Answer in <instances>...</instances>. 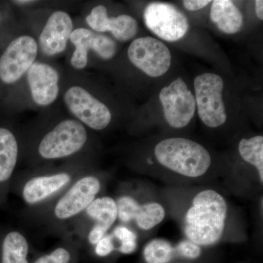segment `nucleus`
<instances>
[{
  "instance_id": "1",
  "label": "nucleus",
  "mask_w": 263,
  "mask_h": 263,
  "mask_svg": "<svg viewBox=\"0 0 263 263\" xmlns=\"http://www.w3.org/2000/svg\"><path fill=\"white\" fill-rule=\"evenodd\" d=\"M228 213L226 197L214 189H202L193 195L183 212V234L200 247L215 245L226 233Z\"/></svg>"
},
{
  "instance_id": "2",
  "label": "nucleus",
  "mask_w": 263,
  "mask_h": 263,
  "mask_svg": "<svg viewBox=\"0 0 263 263\" xmlns=\"http://www.w3.org/2000/svg\"><path fill=\"white\" fill-rule=\"evenodd\" d=\"M154 155L161 167L181 179H202L212 167V156L207 148L186 138L162 140L154 148Z\"/></svg>"
},
{
  "instance_id": "3",
  "label": "nucleus",
  "mask_w": 263,
  "mask_h": 263,
  "mask_svg": "<svg viewBox=\"0 0 263 263\" xmlns=\"http://www.w3.org/2000/svg\"><path fill=\"white\" fill-rule=\"evenodd\" d=\"M224 86L222 78L215 73L201 74L194 81L197 112L208 127H221L228 119L223 100Z\"/></svg>"
},
{
  "instance_id": "4",
  "label": "nucleus",
  "mask_w": 263,
  "mask_h": 263,
  "mask_svg": "<svg viewBox=\"0 0 263 263\" xmlns=\"http://www.w3.org/2000/svg\"><path fill=\"white\" fill-rule=\"evenodd\" d=\"M87 133L81 122L66 119L57 124L40 143V155L45 159L68 157L79 152L86 143Z\"/></svg>"
},
{
  "instance_id": "5",
  "label": "nucleus",
  "mask_w": 263,
  "mask_h": 263,
  "mask_svg": "<svg viewBox=\"0 0 263 263\" xmlns=\"http://www.w3.org/2000/svg\"><path fill=\"white\" fill-rule=\"evenodd\" d=\"M128 57L137 68L152 78H158L168 71L172 56L167 46L152 37L137 38L132 42Z\"/></svg>"
},
{
  "instance_id": "6",
  "label": "nucleus",
  "mask_w": 263,
  "mask_h": 263,
  "mask_svg": "<svg viewBox=\"0 0 263 263\" xmlns=\"http://www.w3.org/2000/svg\"><path fill=\"white\" fill-rule=\"evenodd\" d=\"M159 98L163 107L164 119L171 127L181 129L190 124L195 116L196 102L181 78L162 88Z\"/></svg>"
},
{
  "instance_id": "7",
  "label": "nucleus",
  "mask_w": 263,
  "mask_h": 263,
  "mask_svg": "<svg viewBox=\"0 0 263 263\" xmlns=\"http://www.w3.org/2000/svg\"><path fill=\"white\" fill-rule=\"evenodd\" d=\"M145 24L157 37L175 42L186 35L188 19L174 5L165 3H152L143 13Z\"/></svg>"
},
{
  "instance_id": "8",
  "label": "nucleus",
  "mask_w": 263,
  "mask_h": 263,
  "mask_svg": "<svg viewBox=\"0 0 263 263\" xmlns=\"http://www.w3.org/2000/svg\"><path fill=\"white\" fill-rule=\"evenodd\" d=\"M38 52L37 43L28 35L15 38L0 57V80L13 84L22 79L34 63Z\"/></svg>"
},
{
  "instance_id": "9",
  "label": "nucleus",
  "mask_w": 263,
  "mask_h": 263,
  "mask_svg": "<svg viewBox=\"0 0 263 263\" xmlns=\"http://www.w3.org/2000/svg\"><path fill=\"white\" fill-rule=\"evenodd\" d=\"M64 100L71 113L91 129L102 130L111 121V113L108 107L81 86L69 88L64 95Z\"/></svg>"
},
{
  "instance_id": "10",
  "label": "nucleus",
  "mask_w": 263,
  "mask_h": 263,
  "mask_svg": "<svg viewBox=\"0 0 263 263\" xmlns=\"http://www.w3.org/2000/svg\"><path fill=\"white\" fill-rule=\"evenodd\" d=\"M116 202L119 219L124 223L134 221L138 228L144 231L153 229L165 218V209L159 202L141 204L133 197L122 196Z\"/></svg>"
},
{
  "instance_id": "11",
  "label": "nucleus",
  "mask_w": 263,
  "mask_h": 263,
  "mask_svg": "<svg viewBox=\"0 0 263 263\" xmlns=\"http://www.w3.org/2000/svg\"><path fill=\"white\" fill-rule=\"evenodd\" d=\"M100 190L98 178L87 176L79 180L57 204L55 215L65 219L79 214L94 201Z\"/></svg>"
},
{
  "instance_id": "12",
  "label": "nucleus",
  "mask_w": 263,
  "mask_h": 263,
  "mask_svg": "<svg viewBox=\"0 0 263 263\" xmlns=\"http://www.w3.org/2000/svg\"><path fill=\"white\" fill-rule=\"evenodd\" d=\"M27 74L34 103L41 106H47L57 100L60 91V76L56 69L48 64L34 62Z\"/></svg>"
},
{
  "instance_id": "13",
  "label": "nucleus",
  "mask_w": 263,
  "mask_h": 263,
  "mask_svg": "<svg viewBox=\"0 0 263 263\" xmlns=\"http://www.w3.org/2000/svg\"><path fill=\"white\" fill-rule=\"evenodd\" d=\"M72 29L73 24L68 13L61 10L52 13L40 35L41 51L52 57L65 51Z\"/></svg>"
},
{
  "instance_id": "14",
  "label": "nucleus",
  "mask_w": 263,
  "mask_h": 263,
  "mask_svg": "<svg viewBox=\"0 0 263 263\" xmlns=\"http://www.w3.org/2000/svg\"><path fill=\"white\" fill-rule=\"evenodd\" d=\"M86 21L88 25L96 32H110L116 39L122 42L129 41L138 32V22L133 17L120 15L109 18L107 8L102 5L93 8Z\"/></svg>"
},
{
  "instance_id": "15",
  "label": "nucleus",
  "mask_w": 263,
  "mask_h": 263,
  "mask_svg": "<svg viewBox=\"0 0 263 263\" xmlns=\"http://www.w3.org/2000/svg\"><path fill=\"white\" fill-rule=\"evenodd\" d=\"M210 17L221 32L233 34L243 27V16L233 2L215 0L212 2Z\"/></svg>"
},
{
  "instance_id": "16",
  "label": "nucleus",
  "mask_w": 263,
  "mask_h": 263,
  "mask_svg": "<svg viewBox=\"0 0 263 263\" xmlns=\"http://www.w3.org/2000/svg\"><path fill=\"white\" fill-rule=\"evenodd\" d=\"M70 180V176L67 174L34 178L24 186V200L29 204L37 203L63 187Z\"/></svg>"
},
{
  "instance_id": "17",
  "label": "nucleus",
  "mask_w": 263,
  "mask_h": 263,
  "mask_svg": "<svg viewBox=\"0 0 263 263\" xmlns=\"http://www.w3.org/2000/svg\"><path fill=\"white\" fill-rule=\"evenodd\" d=\"M18 148L13 133L0 127V182L9 179L18 159Z\"/></svg>"
},
{
  "instance_id": "18",
  "label": "nucleus",
  "mask_w": 263,
  "mask_h": 263,
  "mask_svg": "<svg viewBox=\"0 0 263 263\" xmlns=\"http://www.w3.org/2000/svg\"><path fill=\"white\" fill-rule=\"evenodd\" d=\"M86 213L96 221L95 227L107 232L117 220V202L109 197L96 199L86 208Z\"/></svg>"
},
{
  "instance_id": "19",
  "label": "nucleus",
  "mask_w": 263,
  "mask_h": 263,
  "mask_svg": "<svg viewBox=\"0 0 263 263\" xmlns=\"http://www.w3.org/2000/svg\"><path fill=\"white\" fill-rule=\"evenodd\" d=\"M242 160L256 169L259 184H263V137L256 136L240 140L238 146Z\"/></svg>"
},
{
  "instance_id": "20",
  "label": "nucleus",
  "mask_w": 263,
  "mask_h": 263,
  "mask_svg": "<svg viewBox=\"0 0 263 263\" xmlns=\"http://www.w3.org/2000/svg\"><path fill=\"white\" fill-rule=\"evenodd\" d=\"M95 35V33L87 29L78 28L72 31L70 40L76 50L71 58V65L74 68L82 70L87 65L88 53L90 49H94Z\"/></svg>"
},
{
  "instance_id": "21",
  "label": "nucleus",
  "mask_w": 263,
  "mask_h": 263,
  "mask_svg": "<svg viewBox=\"0 0 263 263\" xmlns=\"http://www.w3.org/2000/svg\"><path fill=\"white\" fill-rule=\"evenodd\" d=\"M28 243L18 232H11L5 237L3 245V263H29L27 260Z\"/></svg>"
},
{
  "instance_id": "22",
  "label": "nucleus",
  "mask_w": 263,
  "mask_h": 263,
  "mask_svg": "<svg viewBox=\"0 0 263 263\" xmlns=\"http://www.w3.org/2000/svg\"><path fill=\"white\" fill-rule=\"evenodd\" d=\"M174 254L173 245L162 238L150 240L143 249V257L147 263H168L172 260Z\"/></svg>"
},
{
  "instance_id": "23",
  "label": "nucleus",
  "mask_w": 263,
  "mask_h": 263,
  "mask_svg": "<svg viewBox=\"0 0 263 263\" xmlns=\"http://www.w3.org/2000/svg\"><path fill=\"white\" fill-rule=\"evenodd\" d=\"M114 235L121 241L119 249L122 253L131 254L136 250L138 236L133 230L127 227L119 226L114 230Z\"/></svg>"
},
{
  "instance_id": "24",
  "label": "nucleus",
  "mask_w": 263,
  "mask_h": 263,
  "mask_svg": "<svg viewBox=\"0 0 263 263\" xmlns=\"http://www.w3.org/2000/svg\"><path fill=\"white\" fill-rule=\"evenodd\" d=\"M93 51L103 60H108L115 56L117 46L116 43L110 38L103 34H96Z\"/></svg>"
},
{
  "instance_id": "25",
  "label": "nucleus",
  "mask_w": 263,
  "mask_h": 263,
  "mask_svg": "<svg viewBox=\"0 0 263 263\" xmlns=\"http://www.w3.org/2000/svg\"><path fill=\"white\" fill-rule=\"evenodd\" d=\"M174 249L179 255L190 259L198 258L202 254L201 247L186 238L180 241Z\"/></svg>"
},
{
  "instance_id": "26",
  "label": "nucleus",
  "mask_w": 263,
  "mask_h": 263,
  "mask_svg": "<svg viewBox=\"0 0 263 263\" xmlns=\"http://www.w3.org/2000/svg\"><path fill=\"white\" fill-rule=\"evenodd\" d=\"M70 259L68 251L63 248L57 249L50 254L43 256L34 263H67Z\"/></svg>"
},
{
  "instance_id": "27",
  "label": "nucleus",
  "mask_w": 263,
  "mask_h": 263,
  "mask_svg": "<svg viewBox=\"0 0 263 263\" xmlns=\"http://www.w3.org/2000/svg\"><path fill=\"white\" fill-rule=\"evenodd\" d=\"M95 252L100 257H105L111 253L114 249L113 245V235H104L96 245Z\"/></svg>"
},
{
  "instance_id": "28",
  "label": "nucleus",
  "mask_w": 263,
  "mask_h": 263,
  "mask_svg": "<svg viewBox=\"0 0 263 263\" xmlns=\"http://www.w3.org/2000/svg\"><path fill=\"white\" fill-rule=\"evenodd\" d=\"M212 1L209 0H184L183 5L189 11H197L206 7Z\"/></svg>"
},
{
  "instance_id": "29",
  "label": "nucleus",
  "mask_w": 263,
  "mask_h": 263,
  "mask_svg": "<svg viewBox=\"0 0 263 263\" xmlns=\"http://www.w3.org/2000/svg\"><path fill=\"white\" fill-rule=\"evenodd\" d=\"M106 232L100 229V228L94 227L91 230L89 235V240L91 245H95L100 241V240L105 235Z\"/></svg>"
},
{
  "instance_id": "30",
  "label": "nucleus",
  "mask_w": 263,
  "mask_h": 263,
  "mask_svg": "<svg viewBox=\"0 0 263 263\" xmlns=\"http://www.w3.org/2000/svg\"><path fill=\"white\" fill-rule=\"evenodd\" d=\"M255 12L257 18L259 20H263V1L262 0L255 1Z\"/></svg>"
},
{
  "instance_id": "31",
  "label": "nucleus",
  "mask_w": 263,
  "mask_h": 263,
  "mask_svg": "<svg viewBox=\"0 0 263 263\" xmlns=\"http://www.w3.org/2000/svg\"><path fill=\"white\" fill-rule=\"evenodd\" d=\"M14 3H17V4L19 5H25V4H30V3H34V1H30V0H26V1H15Z\"/></svg>"
},
{
  "instance_id": "32",
  "label": "nucleus",
  "mask_w": 263,
  "mask_h": 263,
  "mask_svg": "<svg viewBox=\"0 0 263 263\" xmlns=\"http://www.w3.org/2000/svg\"><path fill=\"white\" fill-rule=\"evenodd\" d=\"M0 19H1V15H0Z\"/></svg>"
}]
</instances>
